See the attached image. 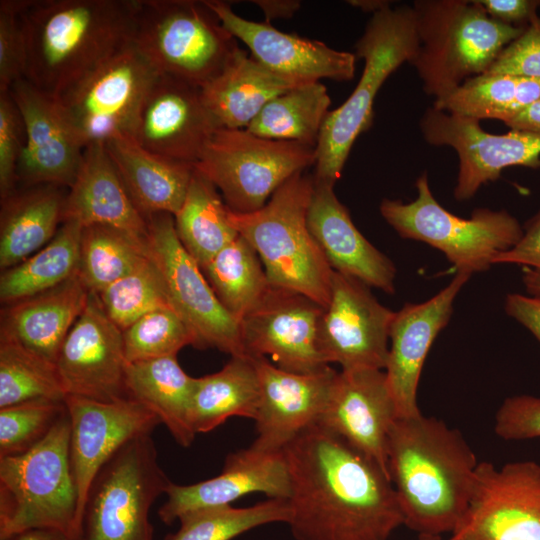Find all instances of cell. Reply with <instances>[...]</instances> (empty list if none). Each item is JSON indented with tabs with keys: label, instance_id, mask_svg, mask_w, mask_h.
<instances>
[{
	"label": "cell",
	"instance_id": "cell-1",
	"mask_svg": "<svg viewBox=\"0 0 540 540\" xmlns=\"http://www.w3.org/2000/svg\"><path fill=\"white\" fill-rule=\"evenodd\" d=\"M296 540H388L404 517L383 468L319 423L287 443Z\"/></svg>",
	"mask_w": 540,
	"mask_h": 540
},
{
	"label": "cell",
	"instance_id": "cell-2",
	"mask_svg": "<svg viewBox=\"0 0 540 540\" xmlns=\"http://www.w3.org/2000/svg\"><path fill=\"white\" fill-rule=\"evenodd\" d=\"M478 462L463 434L422 413L397 418L387 469L404 517L420 534L452 532L469 504Z\"/></svg>",
	"mask_w": 540,
	"mask_h": 540
},
{
	"label": "cell",
	"instance_id": "cell-3",
	"mask_svg": "<svg viewBox=\"0 0 540 540\" xmlns=\"http://www.w3.org/2000/svg\"><path fill=\"white\" fill-rule=\"evenodd\" d=\"M139 0H27L25 78L58 98L132 42Z\"/></svg>",
	"mask_w": 540,
	"mask_h": 540
},
{
	"label": "cell",
	"instance_id": "cell-4",
	"mask_svg": "<svg viewBox=\"0 0 540 540\" xmlns=\"http://www.w3.org/2000/svg\"><path fill=\"white\" fill-rule=\"evenodd\" d=\"M418 50L412 7L388 3L371 15L355 44L356 58L364 60L362 74L346 101L326 116L315 148L314 182L335 185L340 179L354 142L372 125L379 89Z\"/></svg>",
	"mask_w": 540,
	"mask_h": 540
},
{
	"label": "cell",
	"instance_id": "cell-5",
	"mask_svg": "<svg viewBox=\"0 0 540 540\" xmlns=\"http://www.w3.org/2000/svg\"><path fill=\"white\" fill-rule=\"evenodd\" d=\"M313 188L314 177L299 172L262 208L250 213L229 209V216L257 253L272 287L305 295L325 308L333 270L307 223Z\"/></svg>",
	"mask_w": 540,
	"mask_h": 540
},
{
	"label": "cell",
	"instance_id": "cell-6",
	"mask_svg": "<svg viewBox=\"0 0 540 540\" xmlns=\"http://www.w3.org/2000/svg\"><path fill=\"white\" fill-rule=\"evenodd\" d=\"M412 8L419 50L411 65L435 100L484 74L525 28L492 19L477 0H417Z\"/></svg>",
	"mask_w": 540,
	"mask_h": 540
},
{
	"label": "cell",
	"instance_id": "cell-7",
	"mask_svg": "<svg viewBox=\"0 0 540 540\" xmlns=\"http://www.w3.org/2000/svg\"><path fill=\"white\" fill-rule=\"evenodd\" d=\"M77 514L66 411L33 448L0 457V540L38 528L59 530L73 540Z\"/></svg>",
	"mask_w": 540,
	"mask_h": 540
},
{
	"label": "cell",
	"instance_id": "cell-8",
	"mask_svg": "<svg viewBox=\"0 0 540 540\" xmlns=\"http://www.w3.org/2000/svg\"><path fill=\"white\" fill-rule=\"evenodd\" d=\"M132 44L160 75L202 87L239 47L206 1L139 0Z\"/></svg>",
	"mask_w": 540,
	"mask_h": 540
},
{
	"label": "cell",
	"instance_id": "cell-9",
	"mask_svg": "<svg viewBox=\"0 0 540 540\" xmlns=\"http://www.w3.org/2000/svg\"><path fill=\"white\" fill-rule=\"evenodd\" d=\"M415 186L414 201L384 199L380 213L402 238L425 242L444 253L457 272L488 270L523 236L519 221L505 210L478 208L470 218H460L444 209L433 196L426 172Z\"/></svg>",
	"mask_w": 540,
	"mask_h": 540
},
{
	"label": "cell",
	"instance_id": "cell-10",
	"mask_svg": "<svg viewBox=\"0 0 540 540\" xmlns=\"http://www.w3.org/2000/svg\"><path fill=\"white\" fill-rule=\"evenodd\" d=\"M171 482L151 434L128 441L91 483L73 540H152L150 508Z\"/></svg>",
	"mask_w": 540,
	"mask_h": 540
},
{
	"label": "cell",
	"instance_id": "cell-11",
	"mask_svg": "<svg viewBox=\"0 0 540 540\" xmlns=\"http://www.w3.org/2000/svg\"><path fill=\"white\" fill-rule=\"evenodd\" d=\"M315 164V147L218 128L194 167L221 192L228 208H262L288 179Z\"/></svg>",
	"mask_w": 540,
	"mask_h": 540
},
{
	"label": "cell",
	"instance_id": "cell-12",
	"mask_svg": "<svg viewBox=\"0 0 540 540\" xmlns=\"http://www.w3.org/2000/svg\"><path fill=\"white\" fill-rule=\"evenodd\" d=\"M159 75L131 42L56 99L85 147L115 137L134 139Z\"/></svg>",
	"mask_w": 540,
	"mask_h": 540
},
{
	"label": "cell",
	"instance_id": "cell-13",
	"mask_svg": "<svg viewBox=\"0 0 540 540\" xmlns=\"http://www.w3.org/2000/svg\"><path fill=\"white\" fill-rule=\"evenodd\" d=\"M147 251L172 307L192 331L200 349L215 348L232 356L247 355L239 323L225 310L202 269L180 242L174 216L147 217Z\"/></svg>",
	"mask_w": 540,
	"mask_h": 540
},
{
	"label": "cell",
	"instance_id": "cell-14",
	"mask_svg": "<svg viewBox=\"0 0 540 540\" xmlns=\"http://www.w3.org/2000/svg\"><path fill=\"white\" fill-rule=\"evenodd\" d=\"M449 540H540V464L479 462L468 507Z\"/></svg>",
	"mask_w": 540,
	"mask_h": 540
},
{
	"label": "cell",
	"instance_id": "cell-15",
	"mask_svg": "<svg viewBox=\"0 0 540 540\" xmlns=\"http://www.w3.org/2000/svg\"><path fill=\"white\" fill-rule=\"evenodd\" d=\"M419 127L427 143L450 146L456 151L459 170L454 197L457 200L472 198L482 185L496 181L507 167L540 168L539 134L517 130L492 134L477 119L434 106L424 112Z\"/></svg>",
	"mask_w": 540,
	"mask_h": 540
},
{
	"label": "cell",
	"instance_id": "cell-16",
	"mask_svg": "<svg viewBox=\"0 0 540 540\" xmlns=\"http://www.w3.org/2000/svg\"><path fill=\"white\" fill-rule=\"evenodd\" d=\"M394 315L369 286L333 271L330 300L318 329L325 361L341 365L342 370H385Z\"/></svg>",
	"mask_w": 540,
	"mask_h": 540
},
{
	"label": "cell",
	"instance_id": "cell-17",
	"mask_svg": "<svg viewBox=\"0 0 540 540\" xmlns=\"http://www.w3.org/2000/svg\"><path fill=\"white\" fill-rule=\"evenodd\" d=\"M323 309L305 295L271 286L260 304L239 322L246 354L270 357L277 367L293 373L327 369L318 344Z\"/></svg>",
	"mask_w": 540,
	"mask_h": 540
},
{
	"label": "cell",
	"instance_id": "cell-18",
	"mask_svg": "<svg viewBox=\"0 0 540 540\" xmlns=\"http://www.w3.org/2000/svg\"><path fill=\"white\" fill-rule=\"evenodd\" d=\"M122 330L107 316L97 294L67 334L56 367L67 396L100 402L128 399Z\"/></svg>",
	"mask_w": 540,
	"mask_h": 540
},
{
	"label": "cell",
	"instance_id": "cell-19",
	"mask_svg": "<svg viewBox=\"0 0 540 540\" xmlns=\"http://www.w3.org/2000/svg\"><path fill=\"white\" fill-rule=\"evenodd\" d=\"M9 92L24 123L25 141L17 165V181L25 186L70 188L78 174L85 145L64 116L56 98L26 79Z\"/></svg>",
	"mask_w": 540,
	"mask_h": 540
},
{
	"label": "cell",
	"instance_id": "cell-20",
	"mask_svg": "<svg viewBox=\"0 0 540 540\" xmlns=\"http://www.w3.org/2000/svg\"><path fill=\"white\" fill-rule=\"evenodd\" d=\"M65 404L70 420V461L78 495L77 532L90 485L99 470L124 444L151 434L161 421L130 398L100 402L67 396Z\"/></svg>",
	"mask_w": 540,
	"mask_h": 540
},
{
	"label": "cell",
	"instance_id": "cell-21",
	"mask_svg": "<svg viewBox=\"0 0 540 540\" xmlns=\"http://www.w3.org/2000/svg\"><path fill=\"white\" fill-rule=\"evenodd\" d=\"M218 128L201 87L159 75L142 107L134 140L156 155L194 165Z\"/></svg>",
	"mask_w": 540,
	"mask_h": 540
},
{
	"label": "cell",
	"instance_id": "cell-22",
	"mask_svg": "<svg viewBox=\"0 0 540 540\" xmlns=\"http://www.w3.org/2000/svg\"><path fill=\"white\" fill-rule=\"evenodd\" d=\"M223 26L268 69L301 82L321 79L348 81L354 77V53L330 48L325 43L284 33L268 22H255L236 14L231 4L205 0Z\"/></svg>",
	"mask_w": 540,
	"mask_h": 540
},
{
	"label": "cell",
	"instance_id": "cell-23",
	"mask_svg": "<svg viewBox=\"0 0 540 540\" xmlns=\"http://www.w3.org/2000/svg\"><path fill=\"white\" fill-rule=\"evenodd\" d=\"M253 358L260 385L253 446L281 451L303 430L319 423L337 371L330 366L320 372L300 374L285 371L264 357Z\"/></svg>",
	"mask_w": 540,
	"mask_h": 540
},
{
	"label": "cell",
	"instance_id": "cell-24",
	"mask_svg": "<svg viewBox=\"0 0 540 540\" xmlns=\"http://www.w3.org/2000/svg\"><path fill=\"white\" fill-rule=\"evenodd\" d=\"M397 418L385 371L341 370L319 424L369 456L388 474L387 441Z\"/></svg>",
	"mask_w": 540,
	"mask_h": 540
},
{
	"label": "cell",
	"instance_id": "cell-25",
	"mask_svg": "<svg viewBox=\"0 0 540 540\" xmlns=\"http://www.w3.org/2000/svg\"><path fill=\"white\" fill-rule=\"evenodd\" d=\"M470 274L457 272L452 281L431 299L407 303L395 312L385 374L398 418L419 415L417 389L427 354L447 325L453 303Z\"/></svg>",
	"mask_w": 540,
	"mask_h": 540
},
{
	"label": "cell",
	"instance_id": "cell-26",
	"mask_svg": "<svg viewBox=\"0 0 540 540\" xmlns=\"http://www.w3.org/2000/svg\"><path fill=\"white\" fill-rule=\"evenodd\" d=\"M255 492L288 499L290 479L282 450L266 451L251 445L228 454L216 477L190 485L171 482L166 490L167 500L158 515L169 525L189 512L231 505Z\"/></svg>",
	"mask_w": 540,
	"mask_h": 540
},
{
	"label": "cell",
	"instance_id": "cell-27",
	"mask_svg": "<svg viewBox=\"0 0 540 540\" xmlns=\"http://www.w3.org/2000/svg\"><path fill=\"white\" fill-rule=\"evenodd\" d=\"M307 223L333 271L394 293V264L357 229L334 185L314 182Z\"/></svg>",
	"mask_w": 540,
	"mask_h": 540
},
{
	"label": "cell",
	"instance_id": "cell-28",
	"mask_svg": "<svg viewBox=\"0 0 540 540\" xmlns=\"http://www.w3.org/2000/svg\"><path fill=\"white\" fill-rule=\"evenodd\" d=\"M66 220L83 227H113L147 246V218L130 197L105 143L85 147L78 174L65 197Z\"/></svg>",
	"mask_w": 540,
	"mask_h": 540
},
{
	"label": "cell",
	"instance_id": "cell-29",
	"mask_svg": "<svg viewBox=\"0 0 540 540\" xmlns=\"http://www.w3.org/2000/svg\"><path fill=\"white\" fill-rule=\"evenodd\" d=\"M89 295L77 273L50 290L8 304L1 313L0 336L56 364L59 350Z\"/></svg>",
	"mask_w": 540,
	"mask_h": 540
},
{
	"label": "cell",
	"instance_id": "cell-30",
	"mask_svg": "<svg viewBox=\"0 0 540 540\" xmlns=\"http://www.w3.org/2000/svg\"><path fill=\"white\" fill-rule=\"evenodd\" d=\"M303 84L268 69L238 47L201 91L220 127L246 129L271 99Z\"/></svg>",
	"mask_w": 540,
	"mask_h": 540
},
{
	"label": "cell",
	"instance_id": "cell-31",
	"mask_svg": "<svg viewBox=\"0 0 540 540\" xmlns=\"http://www.w3.org/2000/svg\"><path fill=\"white\" fill-rule=\"evenodd\" d=\"M105 144L130 197L146 218L178 213L192 179L193 164L156 155L129 137H115Z\"/></svg>",
	"mask_w": 540,
	"mask_h": 540
},
{
	"label": "cell",
	"instance_id": "cell-32",
	"mask_svg": "<svg viewBox=\"0 0 540 540\" xmlns=\"http://www.w3.org/2000/svg\"><path fill=\"white\" fill-rule=\"evenodd\" d=\"M1 200L0 267L11 268L48 244L63 222L68 188L25 186Z\"/></svg>",
	"mask_w": 540,
	"mask_h": 540
},
{
	"label": "cell",
	"instance_id": "cell-33",
	"mask_svg": "<svg viewBox=\"0 0 540 540\" xmlns=\"http://www.w3.org/2000/svg\"><path fill=\"white\" fill-rule=\"evenodd\" d=\"M196 378L179 365L176 356L127 362V395L153 412L182 447H190L197 435L191 421Z\"/></svg>",
	"mask_w": 540,
	"mask_h": 540
},
{
	"label": "cell",
	"instance_id": "cell-34",
	"mask_svg": "<svg viewBox=\"0 0 540 540\" xmlns=\"http://www.w3.org/2000/svg\"><path fill=\"white\" fill-rule=\"evenodd\" d=\"M260 385L253 358L232 356L218 372L196 378L191 421L196 434L207 433L231 417L255 420Z\"/></svg>",
	"mask_w": 540,
	"mask_h": 540
},
{
	"label": "cell",
	"instance_id": "cell-35",
	"mask_svg": "<svg viewBox=\"0 0 540 540\" xmlns=\"http://www.w3.org/2000/svg\"><path fill=\"white\" fill-rule=\"evenodd\" d=\"M83 226L63 221L52 240L21 263L3 270L0 300L5 305L50 290L78 273Z\"/></svg>",
	"mask_w": 540,
	"mask_h": 540
},
{
	"label": "cell",
	"instance_id": "cell-36",
	"mask_svg": "<svg viewBox=\"0 0 540 540\" xmlns=\"http://www.w3.org/2000/svg\"><path fill=\"white\" fill-rule=\"evenodd\" d=\"M174 222L180 242L200 268L239 236L218 189L195 167Z\"/></svg>",
	"mask_w": 540,
	"mask_h": 540
},
{
	"label": "cell",
	"instance_id": "cell-37",
	"mask_svg": "<svg viewBox=\"0 0 540 540\" xmlns=\"http://www.w3.org/2000/svg\"><path fill=\"white\" fill-rule=\"evenodd\" d=\"M331 99L320 81L295 87L271 99L246 130L259 137L316 148Z\"/></svg>",
	"mask_w": 540,
	"mask_h": 540
},
{
	"label": "cell",
	"instance_id": "cell-38",
	"mask_svg": "<svg viewBox=\"0 0 540 540\" xmlns=\"http://www.w3.org/2000/svg\"><path fill=\"white\" fill-rule=\"evenodd\" d=\"M540 99V79L480 74L465 80L433 106L449 113L477 120L496 119L503 123Z\"/></svg>",
	"mask_w": 540,
	"mask_h": 540
},
{
	"label": "cell",
	"instance_id": "cell-39",
	"mask_svg": "<svg viewBox=\"0 0 540 540\" xmlns=\"http://www.w3.org/2000/svg\"><path fill=\"white\" fill-rule=\"evenodd\" d=\"M260 261L252 246L239 235L201 268L219 302L238 323L271 288Z\"/></svg>",
	"mask_w": 540,
	"mask_h": 540
},
{
	"label": "cell",
	"instance_id": "cell-40",
	"mask_svg": "<svg viewBox=\"0 0 540 540\" xmlns=\"http://www.w3.org/2000/svg\"><path fill=\"white\" fill-rule=\"evenodd\" d=\"M147 260V246L119 229L104 225L82 229L78 274L91 293L99 294Z\"/></svg>",
	"mask_w": 540,
	"mask_h": 540
},
{
	"label": "cell",
	"instance_id": "cell-41",
	"mask_svg": "<svg viewBox=\"0 0 540 540\" xmlns=\"http://www.w3.org/2000/svg\"><path fill=\"white\" fill-rule=\"evenodd\" d=\"M65 399L55 363L0 336V409L28 401Z\"/></svg>",
	"mask_w": 540,
	"mask_h": 540
},
{
	"label": "cell",
	"instance_id": "cell-42",
	"mask_svg": "<svg viewBox=\"0 0 540 540\" xmlns=\"http://www.w3.org/2000/svg\"><path fill=\"white\" fill-rule=\"evenodd\" d=\"M180 527L165 540H232L256 527L290 520L287 500L269 498L237 508L231 505L195 510L179 519Z\"/></svg>",
	"mask_w": 540,
	"mask_h": 540
},
{
	"label": "cell",
	"instance_id": "cell-43",
	"mask_svg": "<svg viewBox=\"0 0 540 540\" xmlns=\"http://www.w3.org/2000/svg\"><path fill=\"white\" fill-rule=\"evenodd\" d=\"M107 316L122 331L145 314L172 307L160 274L150 260L97 294Z\"/></svg>",
	"mask_w": 540,
	"mask_h": 540
},
{
	"label": "cell",
	"instance_id": "cell-44",
	"mask_svg": "<svg viewBox=\"0 0 540 540\" xmlns=\"http://www.w3.org/2000/svg\"><path fill=\"white\" fill-rule=\"evenodd\" d=\"M127 362L176 356L195 337L173 307L151 311L122 331Z\"/></svg>",
	"mask_w": 540,
	"mask_h": 540
},
{
	"label": "cell",
	"instance_id": "cell-45",
	"mask_svg": "<svg viewBox=\"0 0 540 540\" xmlns=\"http://www.w3.org/2000/svg\"><path fill=\"white\" fill-rule=\"evenodd\" d=\"M65 401L35 400L0 409V457L27 452L66 413Z\"/></svg>",
	"mask_w": 540,
	"mask_h": 540
},
{
	"label": "cell",
	"instance_id": "cell-46",
	"mask_svg": "<svg viewBox=\"0 0 540 540\" xmlns=\"http://www.w3.org/2000/svg\"><path fill=\"white\" fill-rule=\"evenodd\" d=\"M27 0L0 1V91L25 78L26 41L21 14Z\"/></svg>",
	"mask_w": 540,
	"mask_h": 540
},
{
	"label": "cell",
	"instance_id": "cell-47",
	"mask_svg": "<svg viewBox=\"0 0 540 540\" xmlns=\"http://www.w3.org/2000/svg\"><path fill=\"white\" fill-rule=\"evenodd\" d=\"M25 141L24 123L9 90L0 91V197L7 198L18 184L17 165Z\"/></svg>",
	"mask_w": 540,
	"mask_h": 540
},
{
	"label": "cell",
	"instance_id": "cell-48",
	"mask_svg": "<svg viewBox=\"0 0 540 540\" xmlns=\"http://www.w3.org/2000/svg\"><path fill=\"white\" fill-rule=\"evenodd\" d=\"M486 74L540 79V17L535 16L522 34L498 55Z\"/></svg>",
	"mask_w": 540,
	"mask_h": 540
},
{
	"label": "cell",
	"instance_id": "cell-49",
	"mask_svg": "<svg viewBox=\"0 0 540 540\" xmlns=\"http://www.w3.org/2000/svg\"><path fill=\"white\" fill-rule=\"evenodd\" d=\"M494 431L503 440L540 438V397L516 395L506 398L495 414Z\"/></svg>",
	"mask_w": 540,
	"mask_h": 540
},
{
	"label": "cell",
	"instance_id": "cell-50",
	"mask_svg": "<svg viewBox=\"0 0 540 540\" xmlns=\"http://www.w3.org/2000/svg\"><path fill=\"white\" fill-rule=\"evenodd\" d=\"M498 263L522 265L524 275L540 279V212L523 229L520 241L496 257Z\"/></svg>",
	"mask_w": 540,
	"mask_h": 540
},
{
	"label": "cell",
	"instance_id": "cell-51",
	"mask_svg": "<svg viewBox=\"0 0 540 540\" xmlns=\"http://www.w3.org/2000/svg\"><path fill=\"white\" fill-rule=\"evenodd\" d=\"M485 12L503 24L526 27L537 16L539 1L532 0H477Z\"/></svg>",
	"mask_w": 540,
	"mask_h": 540
},
{
	"label": "cell",
	"instance_id": "cell-52",
	"mask_svg": "<svg viewBox=\"0 0 540 540\" xmlns=\"http://www.w3.org/2000/svg\"><path fill=\"white\" fill-rule=\"evenodd\" d=\"M506 313L529 330L540 344V293L508 294Z\"/></svg>",
	"mask_w": 540,
	"mask_h": 540
},
{
	"label": "cell",
	"instance_id": "cell-53",
	"mask_svg": "<svg viewBox=\"0 0 540 540\" xmlns=\"http://www.w3.org/2000/svg\"><path fill=\"white\" fill-rule=\"evenodd\" d=\"M504 124L510 130L525 131L540 135V99L505 121Z\"/></svg>",
	"mask_w": 540,
	"mask_h": 540
},
{
	"label": "cell",
	"instance_id": "cell-54",
	"mask_svg": "<svg viewBox=\"0 0 540 540\" xmlns=\"http://www.w3.org/2000/svg\"><path fill=\"white\" fill-rule=\"evenodd\" d=\"M253 3L260 7L268 23L274 18H291L301 5L295 0H258Z\"/></svg>",
	"mask_w": 540,
	"mask_h": 540
},
{
	"label": "cell",
	"instance_id": "cell-55",
	"mask_svg": "<svg viewBox=\"0 0 540 540\" xmlns=\"http://www.w3.org/2000/svg\"><path fill=\"white\" fill-rule=\"evenodd\" d=\"M12 540H72L67 534L49 528H38L25 531Z\"/></svg>",
	"mask_w": 540,
	"mask_h": 540
},
{
	"label": "cell",
	"instance_id": "cell-56",
	"mask_svg": "<svg viewBox=\"0 0 540 540\" xmlns=\"http://www.w3.org/2000/svg\"><path fill=\"white\" fill-rule=\"evenodd\" d=\"M352 6L361 8L363 11L371 12L372 14L377 10L381 9L387 5L388 1H377V0H365V1H348Z\"/></svg>",
	"mask_w": 540,
	"mask_h": 540
},
{
	"label": "cell",
	"instance_id": "cell-57",
	"mask_svg": "<svg viewBox=\"0 0 540 540\" xmlns=\"http://www.w3.org/2000/svg\"><path fill=\"white\" fill-rule=\"evenodd\" d=\"M524 282L530 294L540 293V279L524 275Z\"/></svg>",
	"mask_w": 540,
	"mask_h": 540
},
{
	"label": "cell",
	"instance_id": "cell-58",
	"mask_svg": "<svg viewBox=\"0 0 540 540\" xmlns=\"http://www.w3.org/2000/svg\"><path fill=\"white\" fill-rule=\"evenodd\" d=\"M418 540H443L441 535H426V534H420L418 535Z\"/></svg>",
	"mask_w": 540,
	"mask_h": 540
},
{
	"label": "cell",
	"instance_id": "cell-59",
	"mask_svg": "<svg viewBox=\"0 0 540 540\" xmlns=\"http://www.w3.org/2000/svg\"><path fill=\"white\" fill-rule=\"evenodd\" d=\"M539 8H540V1H539Z\"/></svg>",
	"mask_w": 540,
	"mask_h": 540
}]
</instances>
